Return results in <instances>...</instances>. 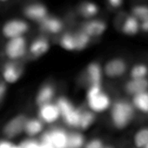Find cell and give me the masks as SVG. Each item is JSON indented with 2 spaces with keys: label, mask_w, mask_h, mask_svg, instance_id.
<instances>
[{
  "label": "cell",
  "mask_w": 148,
  "mask_h": 148,
  "mask_svg": "<svg viewBox=\"0 0 148 148\" xmlns=\"http://www.w3.org/2000/svg\"><path fill=\"white\" fill-rule=\"evenodd\" d=\"M134 107L125 100H118L111 106V119L119 130L126 128L134 118Z\"/></svg>",
  "instance_id": "cell-1"
},
{
  "label": "cell",
  "mask_w": 148,
  "mask_h": 148,
  "mask_svg": "<svg viewBox=\"0 0 148 148\" xmlns=\"http://www.w3.org/2000/svg\"><path fill=\"white\" fill-rule=\"evenodd\" d=\"M87 106L94 113L104 112L112 106L111 98L106 93L101 86H90L86 92Z\"/></svg>",
  "instance_id": "cell-2"
},
{
  "label": "cell",
  "mask_w": 148,
  "mask_h": 148,
  "mask_svg": "<svg viewBox=\"0 0 148 148\" xmlns=\"http://www.w3.org/2000/svg\"><path fill=\"white\" fill-rule=\"evenodd\" d=\"M60 112L61 118L64 124L71 128H79L82 110L76 107L74 104L66 97H58L55 103Z\"/></svg>",
  "instance_id": "cell-3"
},
{
  "label": "cell",
  "mask_w": 148,
  "mask_h": 148,
  "mask_svg": "<svg viewBox=\"0 0 148 148\" xmlns=\"http://www.w3.org/2000/svg\"><path fill=\"white\" fill-rule=\"evenodd\" d=\"M69 132L60 127L52 128L42 133L40 142L52 148H68Z\"/></svg>",
  "instance_id": "cell-4"
},
{
  "label": "cell",
  "mask_w": 148,
  "mask_h": 148,
  "mask_svg": "<svg viewBox=\"0 0 148 148\" xmlns=\"http://www.w3.org/2000/svg\"><path fill=\"white\" fill-rule=\"evenodd\" d=\"M26 52L27 41L24 36L8 39L5 47V53L9 59L12 61L20 59L25 57Z\"/></svg>",
  "instance_id": "cell-5"
},
{
  "label": "cell",
  "mask_w": 148,
  "mask_h": 148,
  "mask_svg": "<svg viewBox=\"0 0 148 148\" xmlns=\"http://www.w3.org/2000/svg\"><path fill=\"white\" fill-rule=\"evenodd\" d=\"M27 119V116L22 113L12 118L3 127L2 132L5 137L11 140L22 134V132H24V128Z\"/></svg>",
  "instance_id": "cell-6"
},
{
  "label": "cell",
  "mask_w": 148,
  "mask_h": 148,
  "mask_svg": "<svg viewBox=\"0 0 148 148\" xmlns=\"http://www.w3.org/2000/svg\"><path fill=\"white\" fill-rule=\"evenodd\" d=\"M29 30V25L26 21L18 18L8 20L2 27V34L5 38L11 39L23 37Z\"/></svg>",
  "instance_id": "cell-7"
},
{
  "label": "cell",
  "mask_w": 148,
  "mask_h": 148,
  "mask_svg": "<svg viewBox=\"0 0 148 148\" xmlns=\"http://www.w3.org/2000/svg\"><path fill=\"white\" fill-rule=\"evenodd\" d=\"M119 15V28L123 34L126 36H135L140 31V22L130 12H121Z\"/></svg>",
  "instance_id": "cell-8"
},
{
  "label": "cell",
  "mask_w": 148,
  "mask_h": 148,
  "mask_svg": "<svg viewBox=\"0 0 148 148\" xmlns=\"http://www.w3.org/2000/svg\"><path fill=\"white\" fill-rule=\"evenodd\" d=\"M127 70L126 62L120 58H113L108 60L103 68V73L110 79L121 77Z\"/></svg>",
  "instance_id": "cell-9"
},
{
  "label": "cell",
  "mask_w": 148,
  "mask_h": 148,
  "mask_svg": "<svg viewBox=\"0 0 148 148\" xmlns=\"http://www.w3.org/2000/svg\"><path fill=\"white\" fill-rule=\"evenodd\" d=\"M38 119L47 125H51L57 122L60 118V112L55 103H48L38 107Z\"/></svg>",
  "instance_id": "cell-10"
},
{
  "label": "cell",
  "mask_w": 148,
  "mask_h": 148,
  "mask_svg": "<svg viewBox=\"0 0 148 148\" xmlns=\"http://www.w3.org/2000/svg\"><path fill=\"white\" fill-rule=\"evenodd\" d=\"M23 75V68L15 62L10 61L4 64L2 69V77L5 84L17 83Z\"/></svg>",
  "instance_id": "cell-11"
},
{
  "label": "cell",
  "mask_w": 148,
  "mask_h": 148,
  "mask_svg": "<svg viewBox=\"0 0 148 148\" xmlns=\"http://www.w3.org/2000/svg\"><path fill=\"white\" fill-rule=\"evenodd\" d=\"M88 36L92 38H98L102 36L107 30V23L101 18H92L86 21L81 29Z\"/></svg>",
  "instance_id": "cell-12"
},
{
  "label": "cell",
  "mask_w": 148,
  "mask_h": 148,
  "mask_svg": "<svg viewBox=\"0 0 148 148\" xmlns=\"http://www.w3.org/2000/svg\"><path fill=\"white\" fill-rule=\"evenodd\" d=\"M25 16L32 21L40 23L43 19H45L49 14L47 7L43 4H32L25 7L24 9Z\"/></svg>",
  "instance_id": "cell-13"
},
{
  "label": "cell",
  "mask_w": 148,
  "mask_h": 148,
  "mask_svg": "<svg viewBox=\"0 0 148 148\" xmlns=\"http://www.w3.org/2000/svg\"><path fill=\"white\" fill-rule=\"evenodd\" d=\"M129 12L140 23L148 20V0H133Z\"/></svg>",
  "instance_id": "cell-14"
},
{
  "label": "cell",
  "mask_w": 148,
  "mask_h": 148,
  "mask_svg": "<svg viewBox=\"0 0 148 148\" xmlns=\"http://www.w3.org/2000/svg\"><path fill=\"white\" fill-rule=\"evenodd\" d=\"M86 77L90 86H101L103 69L97 62L90 63L86 67Z\"/></svg>",
  "instance_id": "cell-15"
},
{
  "label": "cell",
  "mask_w": 148,
  "mask_h": 148,
  "mask_svg": "<svg viewBox=\"0 0 148 148\" xmlns=\"http://www.w3.org/2000/svg\"><path fill=\"white\" fill-rule=\"evenodd\" d=\"M39 25L42 31L51 34L59 33L64 27L63 22L60 18L49 15L39 23Z\"/></svg>",
  "instance_id": "cell-16"
},
{
  "label": "cell",
  "mask_w": 148,
  "mask_h": 148,
  "mask_svg": "<svg viewBox=\"0 0 148 148\" xmlns=\"http://www.w3.org/2000/svg\"><path fill=\"white\" fill-rule=\"evenodd\" d=\"M55 96V88L51 84H46L41 86L38 90L36 98L35 103L39 107L43 105L51 103Z\"/></svg>",
  "instance_id": "cell-17"
},
{
  "label": "cell",
  "mask_w": 148,
  "mask_h": 148,
  "mask_svg": "<svg viewBox=\"0 0 148 148\" xmlns=\"http://www.w3.org/2000/svg\"><path fill=\"white\" fill-rule=\"evenodd\" d=\"M125 90L128 94L132 96L148 91V79H131L126 82L125 86Z\"/></svg>",
  "instance_id": "cell-18"
},
{
  "label": "cell",
  "mask_w": 148,
  "mask_h": 148,
  "mask_svg": "<svg viewBox=\"0 0 148 148\" xmlns=\"http://www.w3.org/2000/svg\"><path fill=\"white\" fill-rule=\"evenodd\" d=\"M51 45L47 38L40 37L34 39L30 46H29V52L34 57H40L45 55L50 50Z\"/></svg>",
  "instance_id": "cell-19"
},
{
  "label": "cell",
  "mask_w": 148,
  "mask_h": 148,
  "mask_svg": "<svg viewBox=\"0 0 148 148\" xmlns=\"http://www.w3.org/2000/svg\"><path fill=\"white\" fill-rule=\"evenodd\" d=\"M44 127H45V124L38 118L27 119L25 125L24 132L28 137L32 138L43 132Z\"/></svg>",
  "instance_id": "cell-20"
},
{
  "label": "cell",
  "mask_w": 148,
  "mask_h": 148,
  "mask_svg": "<svg viewBox=\"0 0 148 148\" xmlns=\"http://www.w3.org/2000/svg\"><path fill=\"white\" fill-rule=\"evenodd\" d=\"M79 12L80 15L86 19H92L99 12V5L92 1H84L80 4L79 7Z\"/></svg>",
  "instance_id": "cell-21"
},
{
  "label": "cell",
  "mask_w": 148,
  "mask_h": 148,
  "mask_svg": "<svg viewBox=\"0 0 148 148\" xmlns=\"http://www.w3.org/2000/svg\"><path fill=\"white\" fill-rule=\"evenodd\" d=\"M132 106L141 112L148 113V91L132 96Z\"/></svg>",
  "instance_id": "cell-22"
},
{
  "label": "cell",
  "mask_w": 148,
  "mask_h": 148,
  "mask_svg": "<svg viewBox=\"0 0 148 148\" xmlns=\"http://www.w3.org/2000/svg\"><path fill=\"white\" fill-rule=\"evenodd\" d=\"M59 45L65 51H76V42H75L74 33L71 32L64 33L59 40Z\"/></svg>",
  "instance_id": "cell-23"
},
{
  "label": "cell",
  "mask_w": 148,
  "mask_h": 148,
  "mask_svg": "<svg viewBox=\"0 0 148 148\" xmlns=\"http://www.w3.org/2000/svg\"><path fill=\"white\" fill-rule=\"evenodd\" d=\"M74 37H75V42H76V51H79L85 50L90 45L92 40V38L88 36L82 30L74 33Z\"/></svg>",
  "instance_id": "cell-24"
},
{
  "label": "cell",
  "mask_w": 148,
  "mask_h": 148,
  "mask_svg": "<svg viewBox=\"0 0 148 148\" xmlns=\"http://www.w3.org/2000/svg\"><path fill=\"white\" fill-rule=\"evenodd\" d=\"M96 116L95 113L92 112V111H82L81 112V118H80V122H79V129L86 131L89 129L95 122Z\"/></svg>",
  "instance_id": "cell-25"
},
{
  "label": "cell",
  "mask_w": 148,
  "mask_h": 148,
  "mask_svg": "<svg viewBox=\"0 0 148 148\" xmlns=\"http://www.w3.org/2000/svg\"><path fill=\"white\" fill-rule=\"evenodd\" d=\"M86 144L85 136L78 132L69 133L68 148H83Z\"/></svg>",
  "instance_id": "cell-26"
},
{
  "label": "cell",
  "mask_w": 148,
  "mask_h": 148,
  "mask_svg": "<svg viewBox=\"0 0 148 148\" xmlns=\"http://www.w3.org/2000/svg\"><path fill=\"white\" fill-rule=\"evenodd\" d=\"M133 143L138 148H145L148 143V128H141L135 132L133 137Z\"/></svg>",
  "instance_id": "cell-27"
},
{
  "label": "cell",
  "mask_w": 148,
  "mask_h": 148,
  "mask_svg": "<svg viewBox=\"0 0 148 148\" xmlns=\"http://www.w3.org/2000/svg\"><path fill=\"white\" fill-rule=\"evenodd\" d=\"M148 75V66L145 64H137L131 69V79H145Z\"/></svg>",
  "instance_id": "cell-28"
},
{
  "label": "cell",
  "mask_w": 148,
  "mask_h": 148,
  "mask_svg": "<svg viewBox=\"0 0 148 148\" xmlns=\"http://www.w3.org/2000/svg\"><path fill=\"white\" fill-rule=\"evenodd\" d=\"M104 146H105L104 143L101 139L93 138V139H91L86 144H85L83 148H103Z\"/></svg>",
  "instance_id": "cell-29"
},
{
  "label": "cell",
  "mask_w": 148,
  "mask_h": 148,
  "mask_svg": "<svg viewBox=\"0 0 148 148\" xmlns=\"http://www.w3.org/2000/svg\"><path fill=\"white\" fill-rule=\"evenodd\" d=\"M106 1L108 5L113 10L119 9L124 3V0H106Z\"/></svg>",
  "instance_id": "cell-30"
},
{
  "label": "cell",
  "mask_w": 148,
  "mask_h": 148,
  "mask_svg": "<svg viewBox=\"0 0 148 148\" xmlns=\"http://www.w3.org/2000/svg\"><path fill=\"white\" fill-rule=\"evenodd\" d=\"M15 144L7 138L0 139V148H12Z\"/></svg>",
  "instance_id": "cell-31"
},
{
  "label": "cell",
  "mask_w": 148,
  "mask_h": 148,
  "mask_svg": "<svg viewBox=\"0 0 148 148\" xmlns=\"http://www.w3.org/2000/svg\"><path fill=\"white\" fill-rule=\"evenodd\" d=\"M7 91V86L4 82H0V101L4 98Z\"/></svg>",
  "instance_id": "cell-32"
},
{
  "label": "cell",
  "mask_w": 148,
  "mask_h": 148,
  "mask_svg": "<svg viewBox=\"0 0 148 148\" xmlns=\"http://www.w3.org/2000/svg\"><path fill=\"white\" fill-rule=\"evenodd\" d=\"M140 31L143 32L148 33V20L140 23Z\"/></svg>",
  "instance_id": "cell-33"
},
{
  "label": "cell",
  "mask_w": 148,
  "mask_h": 148,
  "mask_svg": "<svg viewBox=\"0 0 148 148\" xmlns=\"http://www.w3.org/2000/svg\"><path fill=\"white\" fill-rule=\"evenodd\" d=\"M12 148H22L19 145H14Z\"/></svg>",
  "instance_id": "cell-34"
},
{
  "label": "cell",
  "mask_w": 148,
  "mask_h": 148,
  "mask_svg": "<svg viewBox=\"0 0 148 148\" xmlns=\"http://www.w3.org/2000/svg\"><path fill=\"white\" fill-rule=\"evenodd\" d=\"M103 148H114L113 146H111V145H107V146H104Z\"/></svg>",
  "instance_id": "cell-35"
},
{
  "label": "cell",
  "mask_w": 148,
  "mask_h": 148,
  "mask_svg": "<svg viewBox=\"0 0 148 148\" xmlns=\"http://www.w3.org/2000/svg\"><path fill=\"white\" fill-rule=\"evenodd\" d=\"M1 2H5V1H7V0H0Z\"/></svg>",
  "instance_id": "cell-36"
},
{
  "label": "cell",
  "mask_w": 148,
  "mask_h": 148,
  "mask_svg": "<svg viewBox=\"0 0 148 148\" xmlns=\"http://www.w3.org/2000/svg\"><path fill=\"white\" fill-rule=\"evenodd\" d=\"M145 148H148V143H147V144H146V145H145Z\"/></svg>",
  "instance_id": "cell-37"
}]
</instances>
